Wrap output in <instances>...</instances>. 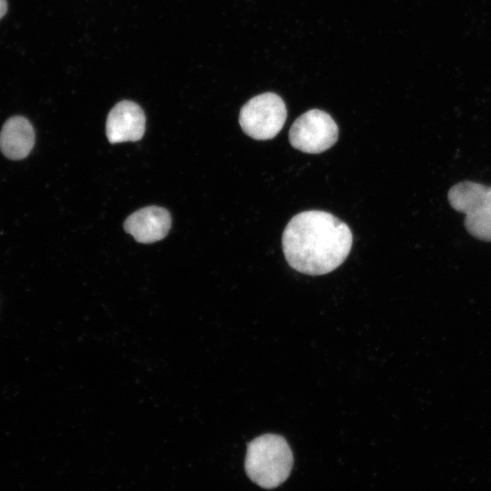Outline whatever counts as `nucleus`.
<instances>
[{"label":"nucleus","mask_w":491,"mask_h":491,"mask_svg":"<svg viewBox=\"0 0 491 491\" xmlns=\"http://www.w3.org/2000/svg\"><path fill=\"white\" fill-rule=\"evenodd\" d=\"M353 243L348 225L330 213L311 210L295 215L286 225L282 246L291 267L320 276L338 267Z\"/></svg>","instance_id":"f257e3e1"},{"label":"nucleus","mask_w":491,"mask_h":491,"mask_svg":"<svg viewBox=\"0 0 491 491\" xmlns=\"http://www.w3.org/2000/svg\"><path fill=\"white\" fill-rule=\"evenodd\" d=\"M293 454L286 440L265 434L252 440L246 450L245 467L249 478L265 488L276 487L289 476Z\"/></svg>","instance_id":"f03ea898"},{"label":"nucleus","mask_w":491,"mask_h":491,"mask_svg":"<svg viewBox=\"0 0 491 491\" xmlns=\"http://www.w3.org/2000/svg\"><path fill=\"white\" fill-rule=\"evenodd\" d=\"M451 206L466 215L465 226L473 236L491 241V186L459 182L447 194Z\"/></svg>","instance_id":"7ed1b4c3"},{"label":"nucleus","mask_w":491,"mask_h":491,"mask_svg":"<svg viewBox=\"0 0 491 491\" xmlns=\"http://www.w3.org/2000/svg\"><path fill=\"white\" fill-rule=\"evenodd\" d=\"M286 119V105L274 93L254 96L242 106L239 114L243 131L256 140L274 138L284 126Z\"/></svg>","instance_id":"20e7f679"},{"label":"nucleus","mask_w":491,"mask_h":491,"mask_svg":"<svg viewBox=\"0 0 491 491\" xmlns=\"http://www.w3.org/2000/svg\"><path fill=\"white\" fill-rule=\"evenodd\" d=\"M288 137L294 148L305 153L318 154L337 141L338 127L326 112L311 109L293 123Z\"/></svg>","instance_id":"39448f33"},{"label":"nucleus","mask_w":491,"mask_h":491,"mask_svg":"<svg viewBox=\"0 0 491 491\" xmlns=\"http://www.w3.org/2000/svg\"><path fill=\"white\" fill-rule=\"evenodd\" d=\"M105 128L108 141L112 144L137 141L144 135L145 116L136 103L124 100L109 112Z\"/></svg>","instance_id":"423d86ee"},{"label":"nucleus","mask_w":491,"mask_h":491,"mask_svg":"<svg viewBox=\"0 0 491 491\" xmlns=\"http://www.w3.org/2000/svg\"><path fill=\"white\" fill-rule=\"evenodd\" d=\"M125 230L140 243L148 244L163 239L171 227L169 212L152 205L130 215L124 224Z\"/></svg>","instance_id":"0eeeda50"},{"label":"nucleus","mask_w":491,"mask_h":491,"mask_svg":"<svg viewBox=\"0 0 491 491\" xmlns=\"http://www.w3.org/2000/svg\"><path fill=\"white\" fill-rule=\"evenodd\" d=\"M35 144V132L31 123L23 116H13L3 125L0 133V149L8 158L23 159Z\"/></svg>","instance_id":"6e6552de"},{"label":"nucleus","mask_w":491,"mask_h":491,"mask_svg":"<svg viewBox=\"0 0 491 491\" xmlns=\"http://www.w3.org/2000/svg\"><path fill=\"white\" fill-rule=\"evenodd\" d=\"M7 11L6 0H0V19L5 15Z\"/></svg>","instance_id":"1a4fd4ad"}]
</instances>
